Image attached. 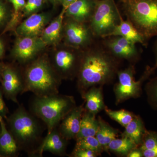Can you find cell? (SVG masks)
<instances>
[{
	"mask_svg": "<svg viewBox=\"0 0 157 157\" xmlns=\"http://www.w3.org/2000/svg\"><path fill=\"white\" fill-rule=\"evenodd\" d=\"M118 59L105 47L100 46L83 56L77 75V89L81 97L90 88L113 80L119 71Z\"/></svg>",
	"mask_w": 157,
	"mask_h": 157,
	"instance_id": "6da1fadb",
	"label": "cell"
},
{
	"mask_svg": "<svg viewBox=\"0 0 157 157\" xmlns=\"http://www.w3.org/2000/svg\"><path fill=\"white\" fill-rule=\"evenodd\" d=\"M6 119L7 129L16 140L20 150L30 157H39V148L47 129L41 120L22 105Z\"/></svg>",
	"mask_w": 157,
	"mask_h": 157,
	"instance_id": "7a4b0ae2",
	"label": "cell"
},
{
	"mask_svg": "<svg viewBox=\"0 0 157 157\" xmlns=\"http://www.w3.org/2000/svg\"><path fill=\"white\" fill-rule=\"evenodd\" d=\"M60 77L46 59L39 58L28 66L24 78V93L44 97L59 94Z\"/></svg>",
	"mask_w": 157,
	"mask_h": 157,
	"instance_id": "3957f363",
	"label": "cell"
},
{
	"mask_svg": "<svg viewBox=\"0 0 157 157\" xmlns=\"http://www.w3.org/2000/svg\"><path fill=\"white\" fill-rule=\"evenodd\" d=\"M76 106L73 96L59 94L44 97L35 96L30 111L45 124L47 135L58 126L65 116Z\"/></svg>",
	"mask_w": 157,
	"mask_h": 157,
	"instance_id": "277c9868",
	"label": "cell"
},
{
	"mask_svg": "<svg viewBox=\"0 0 157 157\" xmlns=\"http://www.w3.org/2000/svg\"><path fill=\"white\" fill-rule=\"evenodd\" d=\"M124 13L146 40L157 36V0H121Z\"/></svg>",
	"mask_w": 157,
	"mask_h": 157,
	"instance_id": "5b68a950",
	"label": "cell"
},
{
	"mask_svg": "<svg viewBox=\"0 0 157 157\" xmlns=\"http://www.w3.org/2000/svg\"><path fill=\"white\" fill-rule=\"evenodd\" d=\"M121 17L114 0L96 1L95 8L89 21V27L94 36L109 37Z\"/></svg>",
	"mask_w": 157,
	"mask_h": 157,
	"instance_id": "8992f818",
	"label": "cell"
},
{
	"mask_svg": "<svg viewBox=\"0 0 157 157\" xmlns=\"http://www.w3.org/2000/svg\"><path fill=\"white\" fill-rule=\"evenodd\" d=\"M156 66H147L143 75L137 81H135V67L132 65L126 69L118 71L117 76L118 81L114 86L116 103L119 104L131 98L140 97L143 82L154 73Z\"/></svg>",
	"mask_w": 157,
	"mask_h": 157,
	"instance_id": "52a82bcc",
	"label": "cell"
},
{
	"mask_svg": "<svg viewBox=\"0 0 157 157\" xmlns=\"http://www.w3.org/2000/svg\"><path fill=\"white\" fill-rule=\"evenodd\" d=\"M1 66L0 82L3 94L8 100L19 104L17 97L23 92V79L13 67L9 65Z\"/></svg>",
	"mask_w": 157,
	"mask_h": 157,
	"instance_id": "ba28073f",
	"label": "cell"
},
{
	"mask_svg": "<svg viewBox=\"0 0 157 157\" xmlns=\"http://www.w3.org/2000/svg\"><path fill=\"white\" fill-rule=\"evenodd\" d=\"M46 45L41 37L21 36L16 40L12 54L19 61L26 62L33 59Z\"/></svg>",
	"mask_w": 157,
	"mask_h": 157,
	"instance_id": "9c48e42d",
	"label": "cell"
},
{
	"mask_svg": "<svg viewBox=\"0 0 157 157\" xmlns=\"http://www.w3.org/2000/svg\"><path fill=\"white\" fill-rule=\"evenodd\" d=\"M103 42L104 47L112 55L118 59L135 60L139 53L134 43L121 36H110Z\"/></svg>",
	"mask_w": 157,
	"mask_h": 157,
	"instance_id": "30bf717a",
	"label": "cell"
},
{
	"mask_svg": "<svg viewBox=\"0 0 157 157\" xmlns=\"http://www.w3.org/2000/svg\"><path fill=\"white\" fill-rule=\"evenodd\" d=\"M65 35L68 43L76 48L88 45L94 36L90 27L72 18L65 26Z\"/></svg>",
	"mask_w": 157,
	"mask_h": 157,
	"instance_id": "8fae6325",
	"label": "cell"
},
{
	"mask_svg": "<svg viewBox=\"0 0 157 157\" xmlns=\"http://www.w3.org/2000/svg\"><path fill=\"white\" fill-rule=\"evenodd\" d=\"M85 110L83 104L76 106L68 113L57 127L61 135L67 140L76 139L80 129L82 117Z\"/></svg>",
	"mask_w": 157,
	"mask_h": 157,
	"instance_id": "7c38bea8",
	"label": "cell"
},
{
	"mask_svg": "<svg viewBox=\"0 0 157 157\" xmlns=\"http://www.w3.org/2000/svg\"><path fill=\"white\" fill-rule=\"evenodd\" d=\"M81 63L78 62L75 54L69 51H60L55 56V66L62 78H72L77 76Z\"/></svg>",
	"mask_w": 157,
	"mask_h": 157,
	"instance_id": "4fadbf2b",
	"label": "cell"
},
{
	"mask_svg": "<svg viewBox=\"0 0 157 157\" xmlns=\"http://www.w3.org/2000/svg\"><path fill=\"white\" fill-rule=\"evenodd\" d=\"M68 141L61 135L56 127L44 137L39 148V157L42 156L44 152H48L59 156L66 155Z\"/></svg>",
	"mask_w": 157,
	"mask_h": 157,
	"instance_id": "5bb4252c",
	"label": "cell"
},
{
	"mask_svg": "<svg viewBox=\"0 0 157 157\" xmlns=\"http://www.w3.org/2000/svg\"><path fill=\"white\" fill-rule=\"evenodd\" d=\"M96 1L77 0L68 6L65 14L76 21L84 23L90 21L95 8Z\"/></svg>",
	"mask_w": 157,
	"mask_h": 157,
	"instance_id": "9a60e30c",
	"label": "cell"
},
{
	"mask_svg": "<svg viewBox=\"0 0 157 157\" xmlns=\"http://www.w3.org/2000/svg\"><path fill=\"white\" fill-rule=\"evenodd\" d=\"M47 19L45 14H33L17 27L16 33L21 36H38L42 33Z\"/></svg>",
	"mask_w": 157,
	"mask_h": 157,
	"instance_id": "2e32d148",
	"label": "cell"
},
{
	"mask_svg": "<svg viewBox=\"0 0 157 157\" xmlns=\"http://www.w3.org/2000/svg\"><path fill=\"white\" fill-rule=\"evenodd\" d=\"M118 36L126 39L128 41L136 44L140 43L146 46L147 40L138 32L128 20L125 21L121 18L120 22L116 26L110 36Z\"/></svg>",
	"mask_w": 157,
	"mask_h": 157,
	"instance_id": "e0dca14e",
	"label": "cell"
},
{
	"mask_svg": "<svg viewBox=\"0 0 157 157\" xmlns=\"http://www.w3.org/2000/svg\"><path fill=\"white\" fill-rule=\"evenodd\" d=\"M0 157H17L20 150L16 140L7 129L2 117H0Z\"/></svg>",
	"mask_w": 157,
	"mask_h": 157,
	"instance_id": "ac0fdd59",
	"label": "cell"
},
{
	"mask_svg": "<svg viewBox=\"0 0 157 157\" xmlns=\"http://www.w3.org/2000/svg\"><path fill=\"white\" fill-rule=\"evenodd\" d=\"M102 86L90 88L82 97L85 100L86 110L96 115L105 108Z\"/></svg>",
	"mask_w": 157,
	"mask_h": 157,
	"instance_id": "d6986e66",
	"label": "cell"
},
{
	"mask_svg": "<svg viewBox=\"0 0 157 157\" xmlns=\"http://www.w3.org/2000/svg\"><path fill=\"white\" fill-rule=\"evenodd\" d=\"M122 137H128L138 147L140 146L146 130L140 116L135 115L133 120L127 125Z\"/></svg>",
	"mask_w": 157,
	"mask_h": 157,
	"instance_id": "ffe728a7",
	"label": "cell"
},
{
	"mask_svg": "<svg viewBox=\"0 0 157 157\" xmlns=\"http://www.w3.org/2000/svg\"><path fill=\"white\" fill-rule=\"evenodd\" d=\"M96 115L85 109L82 117L79 132L76 140L84 137L95 136L98 128L99 122Z\"/></svg>",
	"mask_w": 157,
	"mask_h": 157,
	"instance_id": "44dd1931",
	"label": "cell"
},
{
	"mask_svg": "<svg viewBox=\"0 0 157 157\" xmlns=\"http://www.w3.org/2000/svg\"><path fill=\"white\" fill-rule=\"evenodd\" d=\"M66 9L63 8L59 16L43 30L41 38L46 45L56 43L59 38Z\"/></svg>",
	"mask_w": 157,
	"mask_h": 157,
	"instance_id": "7402d4cb",
	"label": "cell"
},
{
	"mask_svg": "<svg viewBox=\"0 0 157 157\" xmlns=\"http://www.w3.org/2000/svg\"><path fill=\"white\" fill-rule=\"evenodd\" d=\"M99 128L95 137L104 151H108V147L109 143L116 138L118 132L113 128L100 117L98 118Z\"/></svg>",
	"mask_w": 157,
	"mask_h": 157,
	"instance_id": "603a6c76",
	"label": "cell"
},
{
	"mask_svg": "<svg viewBox=\"0 0 157 157\" xmlns=\"http://www.w3.org/2000/svg\"><path fill=\"white\" fill-rule=\"evenodd\" d=\"M139 148L143 157H157V132L146 130Z\"/></svg>",
	"mask_w": 157,
	"mask_h": 157,
	"instance_id": "cb8c5ba5",
	"label": "cell"
},
{
	"mask_svg": "<svg viewBox=\"0 0 157 157\" xmlns=\"http://www.w3.org/2000/svg\"><path fill=\"white\" fill-rule=\"evenodd\" d=\"M133 141L128 137H122V138H115L109 143L108 147V151L115 153L121 155H128L130 151L134 149L138 148Z\"/></svg>",
	"mask_w": 157,
	"mask_h": 157,
	"instance_id": "d4e9b609",
	"label": "cell"
},
{
	"mask_svg": "<svg viewBox=\"0 0 157 157\" xmlns=\"http://www.w3.org/2000/svg\"><path fill=\"white\" fill-rule=\"evenodd\" d=\"M104 109L110 118L117 122L124 127H126L127 125L128 124L135 116L132 113L124 109L113 110L106 107Z\"/></svg>",
	"mask_w": 157,
	"mask_h": 157,
	"instance_id": "484cf974",
	"label": "cell"
},
{
	"mask_svg": "<svg viewBox=\"0 0 157 157\" xmlns=\"http://www.w3.org/2000/svg\"><path fill=\"white\" fill-rule=\"evenodd\" d=\"M75 148L93 151L99 155L104 151V149L95 136L86 137L76 140Z\"/></svg>",
	"mask_w": 157,
	"mask_h": 157,
	"instance_id": "4316f807",
	"label": "cell"
},
{
	"mask_svg": "<svg viewBox=\"0 0 157 157\" xmlns=\"http://www.w3.org/2000/svg\"><path fill=\"white\" fill-rule=\"evenodd\" d=\"M146 91L149 103L153 108L157 109V76L146 85Z\"/></svg>",
	"mask_w": 157,
	"mask_h": 157,
	"instance_id": "83f0119b",
	"label": "cell"
},
{
	"mask_svg": "<svg viewBox=\"0 0 157 157\" xmlns=\"http://www.w3.org/2000/svg\"><path fill=\"white\" fill-rule=\"evenodd\" d=\"M99 155L95 152L85 149L74 148L70 156L73 157H96Z\"/></svg>",
	"mask_w": 157,
	"mask_h": 157,
	"instance_id": "f1b7e54d",
	"label": "cell"
},
{
	"mask_svg": "<svg viewBox=\"0 0 157 157\" xmlns=\"http://www.w3.org/2000/svg\"><path fill=\"white\" fill-rule=\"evenodd\" d=\"M42 0H28L24 6L25 10L27 13H30L36 11L42 6Z\"/></svg>",
	"mask_w": 157,
	"mask_h": 157,
	"instance_id": "f546056e",
	"label": "cell"
},
{
	"mask_svg": "<svg viewBox=\"0 0 157 157\" xmlns=\"http://www.w3.org/2000/svg\"><path fill=\"white\" fill-rule=\"evenodd\" d=\"M9 17V12L5 3L0 0V26L4 25Z\"/></svg>",
	"mask_w": 157,
	"mask_h": 157,
	"instance_id": "4dcf8cb0",
	"label": "cell"
},
{
	"mask_svg": "<svg viewBox=\"0 0 157 157\" xmlns=\"http://www.w3.org/2000/svg\"><path fill=\"white\" fill-rule=\"evenodd\" d=\"M3 92L0 87V117H2L6 120L9 114V109L6 106L3 98Z\"/></svg>",
	"mask_w": 157,
	"mask_h": 157,
	"instance_id": "1f68e13d",
	"label": "cell"
},
{
	"mask_svg": "<svg viewBox=\"0 0 157 157\" xmlns=\"http://www.w3.org/2000/svg\"><path fill=\"white\" fill-rule=\"evenodd\" d=\"M13 5L14 9V16L13 17V21L15 19L20 9L25 6V0H8Z\"/></svg>",
	"mask_w": 157,
	"mask_h": 157,
	"instance_id": "d6a6232c",
	"label": "cell"
},
{
	"mask_svg": "<svg viewBox=\"0 0 157 157\" xmlns=\"http://www.w3.org/2000/svg\"><path fill=\"white\" fill-rule=\"evenodd\" d=\"M127 157H143L142 151L139 147L132 150V151L128 154Z\"/></svg>",
	"mask_w": 157,
	"mask_h": 157,
	"instance_id": "836d02e7",
	"label": "cell"
},
{
	"mask_svg": "<svg viewBox=\"0 0 157 157\" xmlns=\"http://www.w3.org/2000/svg\"><path fill=\"white\" fill-rule=\"evenodd\" d=\"M76 1H77V0H63V8L67 9L70 5Z\"/></svg>",
	"mask_w": 157,
	"mask_h": 157,
	"instance_id": "e575fe53",
	"label": "cell"
},
{
	"mask_svg": "<svg viewBox=\"0 0 157 157\" xmlns=\"http://www.w3.org/2000/svg\"><path fill=\"white\" fill-rule=\"evenodd\" d=\"M4 53V43L0 39V59H2Z\"/></svg>",
	"mask_w": 157,
	"mask_h": 157,
	"instance_id": "d590c367",
	"label": "cell"
},
{
	"mask_svg": "<svg viewBox=\"0 0 157 157\" xmlns=\"http://www.w3.org/2000/svg\"><path fill=\"white\" fill-rule=\"evenodd\" d=\"M155 54L156 56V63L155 65L157 67V39L156 42H155Z\"/></svg>",
	"mask_w": 157,
	"mask_h": 157,
	"instance_id": "8d00e7d4",
	"label": "cell"
},
{
	"mask_svg": "<svg viewBox=\"0 0 157 157\" xmlns=\"http://www.w3.org/2000/svg\"><path fill=\"white\" fill-rule=\"evenodd\" d=\"M53 2H61V1H63V0H52Z\"/></svg>",
	"mask_w": 157,
	"mask_h": 157,
	"instance_id": "74e56055",
	"label": "cell"
},
{
	"mask_svg": "<svg viewBox=\"0 0 157 157\" xmlns=\"http://www.w3.org/2000/svg\"><path fill=\"white\" fill-rule=\"evenodd\" d=\"M1 66L0 65V81H1Z\"/></svg>",
	"mask_w": 157,
	"mask_h": 157,
	"instance_id": "f35d334b",
	"label": "cell"
},
{
	"mask_svg": "<svg viewBox=\"0 0 157 157\" xmlns=\"http://www.w3.org/2000/svg\"><path fill=\"white\" fill-rule=\"evenodd\" d=\"M1 132V124H0V132Z\"/></svg>",
	"mask_w": 157,
	"mask_h": 157,
	"instance_id": "ab89813d",
	"label": "cell"
}]
</instances>
